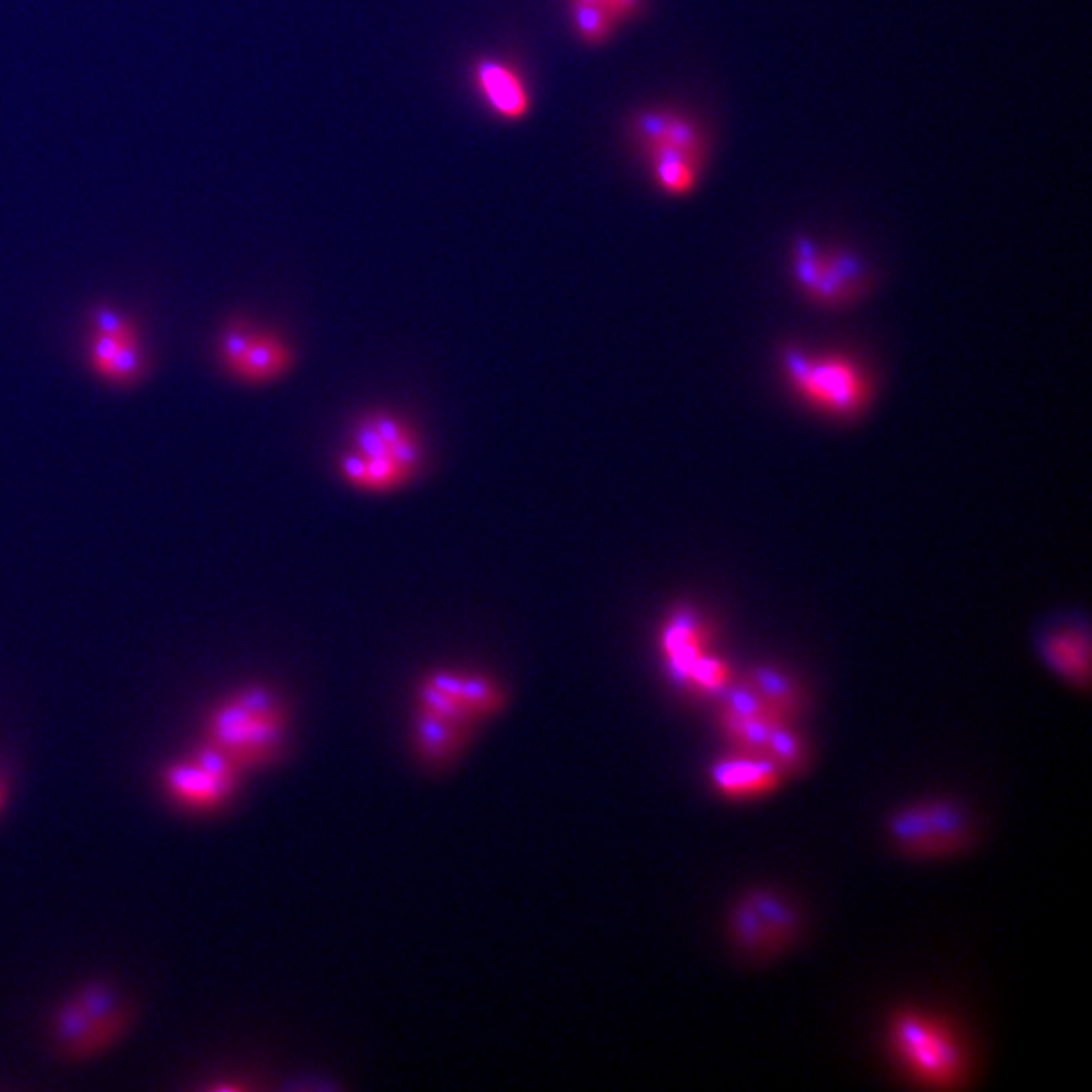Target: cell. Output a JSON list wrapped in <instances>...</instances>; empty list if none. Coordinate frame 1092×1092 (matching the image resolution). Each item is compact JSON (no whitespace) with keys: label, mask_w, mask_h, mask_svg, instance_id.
Instances as JSON below:
<instances>
[{"label":"cell","mask_w":1092,"mask_h":1092,"mask_svg":"<svg viewBox=\"0 0 1092 1092\" xmlns=\"http://www.w3.org/2000/svg\"><path fill=\"white\" fill-rule=\"evenodd\" d=\"M466 727L468 725L464 723L447 721V719L420 711L417 742L429 759L443 761L462 747V740L466 736Z\"/></svg>","instance_id":"ffe728a7"},{"label":"cell","mask_w":1092,"mask_h":1092,"mask_svg":"<svg viewBox=\"0 0 1092 1092\" xmlns=\"http://www.w3.org/2000/svg\"><path fill=\"white\" fill-rule=\"evenodd\" d=\"M474 77L485 102L500 118L522 120L529 114V92L512 67L500 61H480Z\"/></svg>","instance_id":"5bb4252c"},{"label":"cell","mask_w":1092,"mask_h":1092,"mask_svg":"<svg viewBox=\"0 0 1092 1092\" xmlns=\"http://www.w3.org/2000/svg\"><path fill=\"white\" fill-rule=\"evenodd\" d=\"M219 359L235 380L267 385L290 372L294 351L284 336L245 320H233L221 334Z\"/></svg>","instance_id":"52a82bcc"},{"label":"cell","mask_w":1092,"mask_h":1092,"mask_svg":"<svg viewBox=\"0 0 1092 1092\" xmlns=\"http://www.w3.org/2000/svg\"><path fill=\"white\" fill-rule=\"evenodd\" d=\"M888 832L895 846L909 856L939 858L951 853L931 820L926 803H916L897 811L888 822Z\"/></svg>","instance_id":"2e32d148"},{"label":"cell","mask_w":1092,"mask_h":1092,"mask_svg":"<svg viewBox=\"0 0 1092 1092\" xmlns=\"http://www.w3.org/2000/svg\"><path fill=\"white\" fill-rule=\"evenodd\" d=\"M708 640L711 635L706 623L690 609H682L669 615L660 633V644L667 671L676 682L686 686L690 669L700 658L711 654Z\"/></svg>","instance_id":"4fadbf2b"},{"label":"cell","mask_w":1092,"mask_h":1092,"mask_svg":"<svg viewBox=\"0 0 1092 1092\" xmlns=\"http://www.w3.org/2000/svg\"><path fill=\"white\" fill-rule=\"evenodd\" d=\"M747 899L753 905V909L757 910V914L769 929L777 949L781 951L799 933V926H801L799 912L793 909L789 901L775 895L773 890H755Z\"/></svg>","instance_id":"d6986e66"},{"label":"cell","mask_w":1092,"mask_h":1092,"mask_svg":"<svg viewBox=\"0 0 1092 1092\" xmlns=\"http://www.w3.org/2000/svg\"><path fill=\"white\" fill-rule=\"evenodd\" d=\"M502 704L500 686L482 674L439 669L420 686V711L464 725L494 715Z\"/></svg>","instance_id":"9c48e42d"},{"label":"cell","mask_w":1092,"mask_h":1092,"mask_svg":"<svg viewBox=\"0 0 1092 1092\" xmlns=\"http://www.w3.org/2000/svg\"><path fill=\"white\" fill-rule=\"evenodd\" d=\"M656 186L669 196L690 194L702 177L706 154L674 148L650 146L644 148Z\"/></svg>","instance_id":"9a60e30c"},{"label":"cell","mask_w":1092,"mask_h":1092,"mask_svg":"<svg viewBox=\"0 0 1092 1092\" xmlns=\"http://www.w3.org/2000/svg\"><path fill=\"white\" fill-rule=\"evenodd\" d=\"M788 775L784 769L763 755H749L732 751L711 767V781L727 799H759L771 795L784 786Z\"/></svg>","instance_id":"7c38bea8"},{"label":"cell","mask_w":1092,"mask_h":1092,"mask_svg":"<svg viewBox=\"0 0 1092 1092\" xmlns=\"http://www.w3.org/2000/svg\"><path fill=\"white\" fill-rule=\"evenodd\" d=\"M242 771L209 744L165 769L162 786L169 797L190 811H211L231 799Z\"/></svg>","instance_id":"8992f818"},{"label":"cell","mask_w":1092,"mask_h":1092,"mask_svg":"<svg viewBox=\"0 0 1092 1092\" xmlns=\"http://www.w3.org/2000/svg\"><path fill=\"white\" fill-rule=\"evenodd\" d=\"M422 464L424 443L413 425L391 411H368L353 425L336 468L355 489L391 494L411 484Z\"/></svg>","instance_id":"6da1fadb"},{"label":"cell","mask_w":1092,"mask_h":1092,"mask_svg":"<svg viewBox=\"0 0 1092 1092\" xmlns=\"http://www.w3.org/2000/svg\"><path fill=\"white\" fill-rule=\"evenodd\" d=\"M125 1010L108 987L92 985L67 999L56 1016L53 1033L69 1056H87L120 1035Z\"/></svg>","instance_id":"5b68a950"},{"label":"cell","mask_w":1092,"mask_h":1092,"mask_svg":"<svg viewBox=\"0 0 1092 1092\" xmlns=\"http://www.w3.org/2000/svg\"><path fill=\"white\" fill-rule=\"evenodd\" d=\"M793 271L803 294L824 305L851 302L868 284L866 267L848 251L824 249L809 240L795 243Z\"/></svg>","instance_id":"ba28073f"},{"label":"cell","mask_w":1092,"mask_h":1092,"mask_svg":"<svg viewBox=\"0 0 1092 1092\" xmlns=\"http://www.w3.org/2000/svg\"><path fill=\"white\" fill-rule=\"evenodd\" d=\"M573 2H581V4H602V0H573Z\"/></svg>","instance_id":"7402d4cb"},{"label":"cell","mask_w":1092,"mask_h":1092,"mask_svg":"<svg viewBox=\"0 0 1092 1092\" xmlns=\"http://www.w3.org/2000/svg\"><path fill=\"white\" fill-rule=\"evenodd\" d=\"M573 23L577 33L589 43H604L611 37L615 19L607 12L602 4H581L573 2Z\"/></svg>","instance_id":"44dd1931"},{"label":"cell","mask_w":1092,"mask_h":1092,"mask_svg":"<svg viewBox=\"0 0 1092 1092\" xmlns=\"http://www.w3.org/2000/svg\"><path fill=\"white\" fill-rule=\"evenodd\" d=\"M744 678L757 690L767 708L779 719L793 723L801 713V688L784 669L759 666L749 669Z\"/></svg>","instance_id":"e0dca14e"},{"label":"cell","mask_w":1092,"mask_h":1092,"mask_svg":"<svg viewBox=\"0 0 1092 1092\" xmlns=\"http://www.w3.org/2000/svg\"><path fill=\"white\" fill-rule=\"evenodd\" d=\"M888 1042L899 1064L931 1089H959L968 1077V1056L959 1038L943 1022L910 1010L893 1016Z\"/></svg>","instance_id":"277c9868"},{"label":"cell","mask_w":1092,"mask_h":1092,"mask_svg":"<svg viewBox=\"0 0 1092 1092\" xmlns=\"http://www.w3.org/2000/svg\"><path fill=\"white\" fill-rule=\"evenodd\" d=\"M286 708L265 686H247L219 700L207 717L205 744L240 771L274 757L286 732Z\"/></svg>","instance_id":"7a4b0ae2"},{"label":"cell","mask_w":1092,"mask_h":1092,"mask_svg":"<svg viewBox=\"0 0 1092 1092\" xmlns=\"http://www.w3.org/2000/svg\"><path fill=\"white\" fill-rule=\"evenodd\" d=\"M1042 662L1070 686L1081 690L1091 684V631L1087 621L1054 623L1038 638Z\"/></svg>","instance_id":"8fae6325"},{"label":"cell","mask_w":1092,"mask_h":1092,"mask_svg":"<svg viewBox=\"0 0 1092 1092\" xmlns=\"http://www.w3.org/2000/svg\"><path fill=\"white\" fill-rule=\"evenodd\" d=\"M730 935L734 945L753 957H769L779 951L769 929L757 910L753 909L749 899H742L732 910Z\"/></svg>","instance_id":"ac0fdd59"},{"label":"cell","mask_w":1092,"mask_h":1092,"mask_svg":"<svg viewBox=\"0 0 1092 1092\" xmlns=\"http://www.w3.org/2000/svg\"><path fill=\"white\" fill-rule=\"evenodd\" d=\"M87 359L92 370L112 385L138 380L146 363L136 324L120 312L98 307L92 316Z\"/></svg>","instance_id":"30bf717a"},{"label":"cell","mask_w":1092,"mask_h":1092,"mask_svg":"<svg viewBox=\"0 0 1092 1092\" xmlns=\"http://www.w3.org/2000/svg\"><path fill=\"white\" fill-rule=\"evenodd\" d=\"M784 374L805 405L834 420L864 413L872 399V380L864 364L844 353L788 351Z\"/></svg>","instance_id":"3957f363"},{"label":"cell","mask_w":1092,"mask_h":1092,"mask_svg":"<svg viewBox=\"0 0 1092 1092\" xmlns=\"http://www.w3.org/2000/svg\"><path fill=\"white\" fill-rule=\"evenodd\" d=\"M0 805H2V789H0Z\"/></svg>","instance_id":"603a6c76"}]
</instances>
